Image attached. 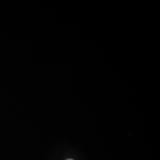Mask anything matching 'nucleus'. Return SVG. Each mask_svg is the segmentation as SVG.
I'll return each mask as SVG.
<instances>
[{
    "label": "nucleus",
    "mask_w": 160,
    "mask_h": 160,
    "mask_svg": "<svg viewBox=\"0 0 160 160\" xmlns=\"http://www.w3.org/2000/svg\"><path fill=\"white\" fill-rule=\"evenodd\" d=\"M68 160H73V159H68Z\"/></svg>",
    "instance_id": "1"
}]
</instances>
